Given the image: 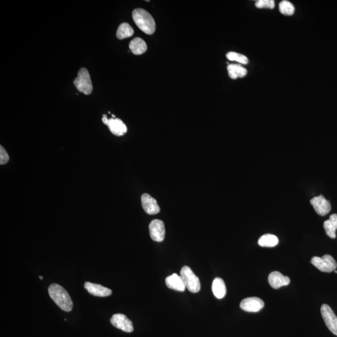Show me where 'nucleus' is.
I'll list each match as a JSON object with an SVG mask.
<instances>
[{"label": "nucleus", "instance_id": "nucleus-15", "mask_svg": "<svg viewBox=\"0 0 337 337\" xmlns=\"http://www.w3.org/2000/svg\"><path fill=\"white\" fill-rule=\"evenodd\" d=\"M165 284L170 289L177 290L179 292H184L186 289L182 277L176 274H173L167 277L165 279Z\"/></svg>", "mask_w": 337, "mask_h": 337}, {"label": "nucleus", "instance_id": "nucleus-20", "mask_svg": "<svg viewBox=\"0 0 337 337\" xmlns=\"http://www.w3.org/2000/svg\"><path fill=\"white\" fill-rule=\"evenodd\" d=\"M279 239L277 236L272 234H265L259 238V245L263 247H273L278 244Z\"/></svg>", "mask_w": 337, "mask_h": 337}, {"label": "nucleus", "instance_id": "nucleus-22", "mask_svg": "<svg viewBox=\"0 0 337 337\" xmlns=\"http://www.w3.org/2000/svg\"><path fill=\"white\" fill-rule=\"evenodd\" d=\"M295 7L291 2L284 0L280 3L279 11L282 15L292 16L295 13Z\"/></svg>", "mask_w": 337, "mask_h": 337}, {"label": "nucleus", "instance_id": "nucleus-11", "mask_svg": "<svg viewBox=\"0 0 337 337\" xmlns=\"http://www.w3.org/2000/svg\"><path fill=\"white\" fill-rule=\"evenodd\" d=\"M313 209L318 215L324 216L330 212L331 210L330 202L326 200L322 195L315 197L310 200Z\"/></svg>", "mask_w": 337, "mask_h": 337}, {"label": "nucleus", "instance_id": "nucleus-18", "mask_svg": "<svg viewBox=\"0 0 337 337\" xmlns=\"http://www.w3.org/2000/svg\"><path fill=\"white\" fill-rule=\"evenodd\" d=\"M129 49L132 53L136 55H140L147 51L146 42L141 38H135L129 43Z\"/></svg>", "mask_w": 337, "mask_h": 337}, {"label": "nucleus", "instance_id": "nucleus-9", "mask_svg": "<svg viewBox=\"0 0 337 337\" xmlns=\"http://www.w3.org/2000/svg\"><path fill=\"white\" fill-rule=\"evenodd\" d=\"M111 323L115 327L130 333L134 330L133 323L126 315L121 313H116L111 318Z\"/></svg>", "mask_w": 337, "mask_h": 337}, {"label": "nucleus", "instance_id": "nucleus-24", "mask_svg": "<svg viewBox=\"0 0 337 337\" xmlns=\"http://www.w3.org/2000/svg\"><path fill=\"white\" fill-rule=\"evenodd\" d=\"M255 5L258 9H274L275 2L274 0H259L256 2Z\"/></svg>", "mask_w": 337, "mask_h": 337}, {"label": "nucleus", "instance_id": "nucleus-23", "mask_svg": "<svg viewBox=\"0 0 337 337\" xmlns=\"http://www.w3.org/2000/svg\"><path fill=\"white\" fill-rule=\"evenodd\" d=\"M226 57L228 59L232 61H237L243 64H247L248 63V59L242 54L236 53V52L230 51L227 53Z\"/></svg>", "mask_w": 337, "mask_h": 337}, {"label": "nucleus", "instance_id": "nucleus-27", "mask_svg": "<svg viewBox=\"0 0 337 337\" xmlns=\"http://www.w3.org/2000/svg\"><path fill=\"white\" fill-rule=\"evenodd\" d=\"M334 271H335V273L337 274V271H336V270H335Z\"/></svg>", "mask_w": 337, "mask_h": 337}, {"label": "nucleus", "instance_id": "nucleus-25", "mask_svg": "<svg viewBox=\"0 0 337 337\" xmlns=\"http://www.w3.org/2000/svg\"><path fill=\"white\" fill-rule=\"evenodd\" d=\"M9 155L2 146H0V164L4 165L9 161Z\"/></svg>", "mask_w": 337, "mask_h": 337}, {"label": "nucleus", "instance_id": "nucleus-17", "mask_svg": "<svg viewBox=\"0 0 337 337\" xmlns=\"http://www.w3.org/2000/svg\"><path fill=\"white\" fill-rule=\"evenodd\" d=\"M323 227L326 234L331 238L336 237V230L337 229V214H331L330 218L323 223Z\"/></svg>", "mask_w": 337, "mask_h": 337}, {"label": "nucleus", "instance_id": "nucleus-7", "mask_svg": "<svg viewBox=\"0 0 337 337\" xmlns=\"http://www.w3.org/2000/svg\"><path fill=\"white\" fill-rule=\"evenodd\" d=\"M321 313L326 326L331 333L337 336V317L330 306L321 305Z\"/></svg>", "mask_w": 337, "mask_h": 337}, {"label": "nucleus", "instance_id": "nucleus-14", "mask_svg": "<svg viewBox=\"0 0 337 337\" xmlns=\"http://www.w3.org/2000/svg\"><path fill=\"white\" fill-rule=\"evenodd\" d=\"M85 288L90 294L97 297H108L112 294V290L100 284L85 282Z\"/></svg>", "mask_w": 337, "mask_h": 337}, {"label": "nucleus", "instance_id": "nucleus-19", "mask_svg": "<svg viewBox=\"0 0 337 337\" xmlns=\"http://www.w3.org/2000/svg\"><path fill=\"white\" fill-rule=\"evenodd\" d=\"M227 71L230 78L233 79L245 77L247 74V69L245 67L237 64H229L227 66Z\"/></svg>", "mask_w": 337, "mask_h": 337}, {"label": "nucleus", "instance_id": "nucleus-26", "mask_svg": "<svg viewBox=\"0 0 337 337\" xmlns=\"http://www.w3.org/2000/svg\"><path fill=\"white\" fill-rule=\"evenodd\" d=\"M40 279L41 280H43V277H42V276H40Z\"/></svg>", "mask_w": 337, "mask_h": 337}, {"label": "nucleus", "instance_id": "nucleus-10", "mask_svg": "<svg viewBox=\"0 0 337 337\" xmlns=\"http://www.w3.org/2000/svg\"><path fill=\"white\" fill-rule=\"evenodd\" d=\"M264 307L263 300L258 297H248L240 302L241 309L247 312H258Z\"/></svg>", "mask_w": 337, "mask_h": 337}, {"label": "nucleus", "instance_id": "nucleus-5", "mask_svg": "<svg viewBox=\"0 0 337 337\" xmlns=\"http://www.w3.org/2000/svg\"><path fill=\"white\" fill-rule=\"evenodd\" d=\"M310 263L319 271L326 273H330L335 271L337 268V263L335 259L332 256L328 254L323 256L322 258L313 257L311 259Z\"/></svg>", "mask_w": 337, "mask_h": 337}, {"label": "nucleus", "instance_id": "nucleus-16", "mask_svg": "<svg viewBox=\"0 0 337 337\" xmlns=\"http://www.w3.org/2000/svg\"><path fill=\"white\" fill-rule=\"evenodd\" d=\"M212 290L214 296L218 299H222L226 294L227 290L224 282L219 277L215 279L212 282Z\"/></svg>", "mask_w": 337, "mask_h": 337}, {"label": "nucleus", "instance_id": "nucleus-6", "mask_svg": "<svg viewBox=\"0 0 337 337\" xmlns=\"http://www.w3.org/2000/svg\"><path fill=\"white\" fill-rule=\"evenodd\" d=\"M103 123L108 126L110 131L114 135L117 136H123L127 133V128L125 124L120 119L111 118L108 119L107 116L104 115L102 118Z\"/></svg>", "mask_w": 337, "mask_h": 337}, {"label": "nucleus", "instance_id": "nucleus-12", "mask_svg": "<svg viewBox=\"0 0 337 337\" xmlns=\"http://www.w3.org/2000/svg\"><path fill=\"white\" fill-rule=\"evenodd\" d=\"M142 208L147 214H156L160 212V207L157 202L148 194H143L141 196Z\"/></svg>", "mask_w": 337, "mask_h": 337}, {"label": "nucleus", "instance_id": "nucleus-4", "mask_svg": "<svg viewBox=\"0 0 337 337\" xmlns=\"http://www.w3.org/2000/svg\"><path fill=\"white\" fill-rule=\"evenodd\" d=\"M73 83L79 92L84 93L86 95H89L93 92V88L90 74L89 71L85 67H82L79 70Z\"/></svg>", "mask_w": 337, "mask_h": 337}, {"label": "nucleus", "instance_id": "nucleus-13", "mask_svg": "<svg viewBox=\"0 0 337 337\" xmlns=\"http://www.w3.org/2000/svg\"><path fill=\"white\" fill-rule=\"evenodd\" d=\"M268 281L271 286L275 289L288 286L290 282L289 277L285 276L281 272L277 271L272 272L269 274Z\"/></svg>", "mask_w": 337, "mask_h": 337}, {"label": "nucleus", "instance_id": "nucleus-21", "mask_svg": "<svg viewBox=\"0 0 337 337\" xmlns=\"http://www.w3.org/2000/svg\"><path fill=\"white\" fill-rule=\"evenodd\" d=\"M134 35V30L130 25L127 23H123L119 26L116 33V36L119 40H123L131 37Z\"/></svg>", "mask_w": 337, "mask_h": 337}, {"label": "nucleus", "instance_id": "nucleus-2", "mask_svg": "<svg viewBox=\"0 0 337 337\" xmlns=\"http://www.w3.org/2000/svg\"><path fill=\"white\" fill-rule=\"evenodd\" d=\"M132 15L137 27L142 32L147 35H152L155 32V21L149 13L142 9H136Z\"/></svg>", "mask_w": 337, "mask_h": 337}, {"label": "nucleus", "instance_id": "nucleus-1", "mask_svg": "<svg viewBox=\"0 0 337 337\" xmlns=\"http://www.w3.org/2000/svg\"><path fill=\"white\" fill-rule=\"evenodd\" d=\"M48 292L51 299L61 309L66 312L72 310L73 303L68 293L63 287L56 284H51L48 288Z\"/></svg>", "mask_w": 337, "mask_h": 337}, {"label": "nucleus", "instance_id": "nucleus-3", "mask_svg": "<svg viewBox=\"0 0 337 337\" xmlns=\"http://www.w3.org/2000/svg\"><path fill=\"white\" fill-rule=\"evenodd\" d=\"M180 274L184 284L185 285L186 289H188L189 291L192 293H198L200 291V281L189 267H183Z\"/></svg>", "mask_w": 337, "mask_h": 337}, {"label": "nucleus", "instance_id": "nucleus-8", "mask_svg": "<svg viewBox=\"0 0 337 337\" xmlns=\"http://www.w3.org/2000/svg\"><path fill=\"white\" fill-rule=\"evenodd\" d=\"M150 236L155 242H162L165 237L164 222L159 219L153 220L149 225Z\"/></svg>", "mask_w": 337, "mask_h": 337}]
</instances>
